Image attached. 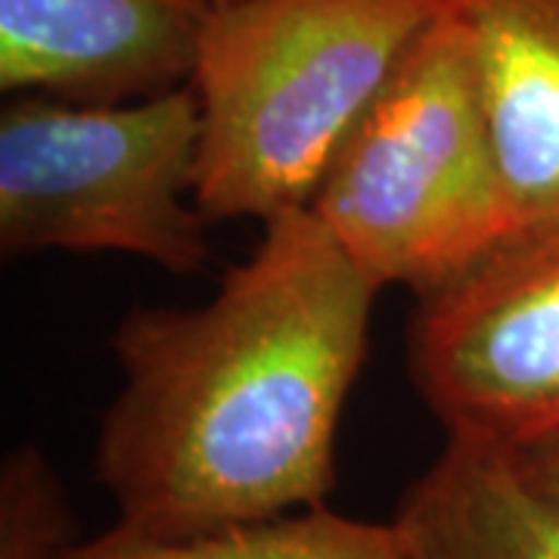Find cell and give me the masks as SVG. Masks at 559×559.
Instances as JSON below:
<instances>
[{"label": "cell", "instance_id": "obj_6", "mask_svg": "<svg viewBox=\"0 0 559 559\" xmlns=\"http://www.w3.org/2000/svg\"><path fill=\"white\" fill-rule=\"evenodd\" d=\"M221 0H0V91L131 103L187 87Z\"/></svg>", "mask_w": 559, "mask_h": 559}, {"label": "cell", "instance_id": "obj_9", "mask_svg": "<svg viewBox=\"0 0 559 559\" xmlns=\"http://www.w3.org/2000/svg\"><path fill=\"white\" fill-rule=\"evenodd\" d=\"M57 559H404L392 522L352 520L326 503L200 535H146L116 525Z\"/></svg>", "mask_w": 559, "mask_h": 559}, {"label": "cell", "instance_id": "obj_8", "mask_svg": "<svg viewBox=\"0 0 559 559\" xmlns=\"http://www.w3.org/2000/svg\"><path fill=\"white\" fill-rule=\"evenodd\" d=\"M392 525L404 559H559V491L476 436H448Z\"/></svg>", "mask_w": 559, "mask_h": 559}, {"label": "cell", "instance_id": "obj_3", "mask_svg": "<svg viewBox=\"0 0 559 559\" xmlns=\"http://www.w3.org/2000/svg\"><path fill=\"white\" fill-rule=\"evenodd\" d=\"M308 212L377 286L429 296L513 240L473 44L448 7L345 138Z\"/></svg>", "mask_w": 559, "mask_h": 559}, {"label": "cell", "instance_id": "obj_5", "mask_svg": "<svg viewBox=\"0 0 559 559\" xmlns=\"http://www.w3.org/2000/svg\"><path fill=\"white\" fill-rule=\"evenodd\" d=\"M407 373L448 436H559V230L507 242L407 323Z\"/></svg>", "mask_w": 559, "mask_h": 559}, {"label": "cell", "instance_id": "obj_10", "mask_svg": "<svg viewBox=\"0 0 559 559\" xmlns=\"http://www.w3.org/2000/svg\"><path fill=\"white\" fill-rule=\"evenodd\" d=\"M75 520L57 469L22 444L0 466V559H57L75 544Z\"/></svg>", "mask_w": 559, "mask_h": 559}, {"label": "cell", "instance_id": "obj_11", "mask_svg": "<svg viewBox=\"0 0 559 559\" xmlns=\"http://www.w3.org/2000/svg\"><path fill=\"white\" fill-rule=\"evenodd\" d=\"M513 457L528 479H535L550 491H559V436L520 448V451H513Z\"/></svg>", "mask_w": 559, "mask_h": 559}, {"label": "cell", "instance_id": "obj_12", "mask_svg": "<svg viewBox=\"0 0 559 559\" xmlns=\"http://www.w3.org/2000/svg\"><path fill=\"white\" fill-rule=\"evenodd\" d=\"M221 3H230V0H221Z\"/></svg>", "mask_w": 559, "mask_h": 559}, {"label": "cell", "instance_id": "obj_1", "mask_svg": "<svg viewBox=\"0 0 559 559\" xmlns=\"http://www.w3.org/2000/svg\"><path fill=\"white\" fill-rule=\"evenodd\" d=\"M377 296L301 209L267 221L205 305L131 308L97 441L119 525L200 535L323 507Z\"/></svg>", "mask_w": 559, "mask_h": 559}, {"label": "cell", "instance_id": "obj_4", "mask_svg": "<svg viewBox=\"0 0 559 559\" xmlns=\"http://www.w3.org/2000/svg\"><path fill=\"white\" fill-rule=\"evenodd\" d=\"M193 84L131 103L16 94L0 112V252H121L171 274L212 259L197 205Z\"/></svg>", "mask_w": 559, "mask_h": 559}, {"label": "cell", "instance_id": "obj_7", "mask_svg": "<svg viewBox=\"0 0 559 559\" xmlns=\"http://www.w3.org/2000/svg\"><path fill=\"white\" fill-rule=\"evenodd\" d=\"M448 7L473 44L513 240L554 234L559 230V0H448Z\"/></svg>", "mask_w": 559, "mask_h": 559}, {"label": "cell", "instance_id": "obj_2", "mask_svg": "<svg viewBox=\"0 0 559 559\" xmlns=\"http://www.w3.org/2000/svg\"><path fill=\"white\" fill-rule=\"evenodd\" d=\"M444 0H230L193 72L197 205L261 224L308 209L345 138Z\"/></svg>", "mask_w": 559, "mask_h": 559}]
</instances>
